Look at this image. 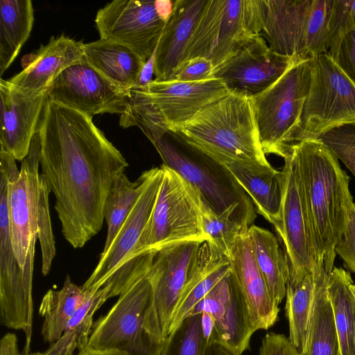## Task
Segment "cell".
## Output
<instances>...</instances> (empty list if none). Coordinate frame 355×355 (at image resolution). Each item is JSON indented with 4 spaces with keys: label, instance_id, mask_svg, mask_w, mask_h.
Instances as JSON below:
<instances>
[{
    "label": "cell",
    "instance_id": "obj_1",
    "mask_svg": "<svg viewBox=\"0 0 355 355\" xmlns=\"http://www.w3.org/2000/svg\"><path fill=\"white\" fill-rule=\"evenodd\" d=\"M37 132L41 175L55 196L62 235L80 248L101 230L109 191L128 164L92 118L48 97Z\"/></svg>",
    "mask_w": 355,
    "mask_h": 355
},
{
    "label": "cell",
    "instance_id": "obj_2",
    "mask_svg": "<svg viewBox=\"0 0 355 355\" xmlns=\"http://www.w3.org/2000/svg\"><path fill=\"white\" fill-rule=\"evenodd\" d=\"M123 128L138 126L153 144L163 164L179 174L216 215L238 210L256 216L252 202L223 164L168 129L160 114L146 103H132L120 118Z\"/></svg>",
    "mask_w": 355,
    "mask_h": 355
},
{
    "label": "cell",
    "instance_id": "obj_3",
    "mask_svg": "<svg viewBox=\"0 0 355 355\" xmlns=\"http://www.w3.org/2000/svg\"><path fill=\"white\" fill-rule=\"evenodd\" d=\"M291 148L297 158L318 254L330 275L347 220L349 177L336 156L315 139H302Z\"/></svg>",
    "mask_w": 355,
    "mask_h": 355
},
{
    "label": "cell",
    "instance_id": "obj_4",
    "mask_svg": "<svg viewBox=\"0 0 355 355\" xmlns=\"http://www.w3.org/2000/svg\"><path fill=\"white\" fill-rule=\"evenodd\" d=\"M178 132L223 164L270 166L261 147L251 98L230 92L207 105Z\"/></svg>",
    "mask_w": 355,
    "mask_h": 355
},
{
    "label": "cell",
    "instance_id": "obj_5",
    "mask_svg": "<svg viewBox=\"0 0 355 355\" xmlns=\"http://www.w3.org/2000/svg\"><path fill=\"white\" fill-rule=\"evenodd\" d=\"M164 175L162 166L152 168L140 175L141 191L130 213L105 254L82 288H107L109 297L119 296L146 275L157 252L136 256L139 241L154 208Z\"/></svg>",
    "mask_w": 355,
    "mask_h": 355
},
{
    "label": "cell",
    "instance_id": "obj_6",
    "mask_svg": "<svg viewBox=\"0 0 355 355\" xmlns=\"http://www.w3.org/2000/svg\"><path fill=\"white\" fill-rule=\"evenodd\" d=\"M164 340L148 273L94 323L87 347L128 355H159Z\"/></svg>",
    "mask_w": 355,
    "mask_h": 355
},
{
    "label": "cell",
    "instance_id": "obj_7",
    "mask_svg": "<svg viewBox=\"0 0 355 355\" xmlns=\"http://www.w3.org/2000/svg\"><path fill=\"white\" fill-rule=\"evenodd\" d=\"M311 60H297L263 92L251 98L264 153L283 158L295 144L311 82Z\"/></svg>",
    "mask_w": 355,
    "mask_h": 355
},
{
    "label": "cell",
    "instance_id": "obj_8",
    "mask_svg": "<svg viewBox=\"0 0 355 355\" xmlns=\"http://www.w3.org/2000/svg\"><path fill=\"white\" fill-rule=\"evenodd\" d=\"M164 175L149 220L139 241L136 256L179 242L207 241L202 225L197 191L164 164Z\"/></svg>",
    "mask_w": 355,
    "mask_h": 355
},
{
    "label": "cell",
    "instance_id": "obj_9",
    "mask_svg": "<svg viewBox=\"0 0 355 355\" xmlns=\"http://www.w3.org/2000/svg\"><path fill=\"white\" fill-rule=\"evenodd\" d=\"M311 82L295 143L334 128L355 124V84L328 53L311 60Z\"/></svg>",
    "mask_w": 355,
    "mask_h": 355
},
{
    "label": "cell",
    "instance_id": "obj_10",
    "mask_svg": "<svg viewBox=\"0 0 355 355\" xmlns=\"http://www.w3.org/2000/svg\"><path fill=\"white\" fill-rule=\"evenodd\" d=\"M254 34L253 0H207L182 62L204 58L216 68Z\"/></svg>",
    "mask_w": 355,
    "mask_h": 355
},
{
    "label": "cell",
    "instance_id": "obj_11",
    "mask_svg": "<svg viewBox=\"0 0 355 355\" xmlns=\"http://www.w3.org/2000/svg\"><path fill=\"white\" fill-rule=\"evenodd\" d=\"M8 177L0 169V319L8 328L22 330L31 341L33 318L32 284L35 245L33 238L24 267L13 251L8 210Z\"/></svg>",
    "mask_w": 355,
    "mask_h": 355
},
{
    "label": "cell",
    "instance_id": "obj_12",
    "mask_svg": "<svg viewBox=\"0 0 355 355\" xmlns=\"http://www.w3.org/2000/svg\"><path fill=\"white\" fill-rule=\"evenodd\" d=\"M40 138L37 130L28 155L19 171L16 159L0 150V168L8 177V210L10 238L15 257L24 268L30 244L37 236V216L40 195Z\"/></svg>",
    "mask_w": 355,
    "mask_h": 355
},
{
    "label": "cell",
    "instance_id": "obj_13",
    "mask_svg": "<svg viewBox=\"0 0 355 355\" xmlns=\"http://www.w3.org/2000/svg\"><path fill=\"white\" fill-rule=\"evenodd\" d=\"M284 159L283 199L275 227L284 245L289 276L298 277L324 267L318 254L297 158L291 148Z\"/></svg>",
    "mask_w": 355,
    "mask_h": 355
},
{
    "label": "cell",
    "instance_id": "obj_14",
    "mask_svg": "<svg viewBox=\"0 0 355 355\" xmlns=\"http://www.w3.org/2000/svg\"><path fill=\"white\" fill-rule=\"evenodd\" d=\"M47 97L92 118L98 114L125 113L130 90L112 82L83 60L55 78Z\"/></svg>",
    "mask_w": 355,
    "mask_h": 355
},
{
    "label": "cell",
    "instance_id": "obj_15",
    "mask_svg": "<svg viewBox=\"0 0 355 355\" xmlns=\"http://www.w3.org/2000/svg\"><path fill=\"white\" fill-rule=\"evenodd\" d=\"M166 23L156 1L114 0L99 9L95 19L100 39L128 47L144 62L156 51Z\"/></svg>",
    "mask_w": 355,
    "mask_h": 355
},
{
    "label": "cell",
    "instance_id": "obj_16",
    "mask_svg": "<svg viewBox=\"0 0 355 355\" xmlns=\"http://www.w3.org/2000/svg\"><path fill=\"white\" fill-rule=\"evenodd\" d=\"M272 50L259 35L249 37L214 70L230 92L249 98L276 82L297 60Z\"/></svg>",
    "mask_w": 355,
    "mask_h": 355
},
{
    "label": "cell",
    "instance_id": "obj_17",
    "mask_svg": "<svg viewBox=\"0 0 355 355\" xmlns=\"http://www.w3.org/2000/svg\"><path fill=\"white\" fill-rule=\"evenodd\" d=\"M203 243L188 241L157 252L148 272L157 314L164 338L179 299L196 270Z\"/></svg>",
    "mask_w": 355,
    "mask_h": 355
},
{
    "label": "cell",
    "instance_id": "obj_18",
    "mask_svg": "<svg viewBox=\"0 0 355 355\" xmlns=\"http://www.w3.org/2000/svg\"><path fill=\"white\" fill-rule=\"evenodd\" d=\"M208 313L214 319V336L219 342L239 355L248 348L254 333L248 306L231 270L194 306L189 315Z\"/></svg>",
    "mask_w": 355,
    "mask_h": 355
},
{
    "label": "cell",
    "instance_id": "obj_19",
    "mask_svg": "<svg viewBox=\"0 0 355 355\" xmlns=\"http://www.w3.org/2000/svg\"><path fill=\"white\" fill-rule=\"evenodd\" d=\"M312 0H253L255 32L275 52L304 58Z\"/></svg>",
    "mask_w": 355,
    "mask_h": 355
},
{
    "label": "cell",
    "instance_id": "obj_20",
    "mask_svg": "<svg viewBox=\"0 0 355 355\" xmlns=\"http://www.w3.org/2000/svg\"><path fill=\"white\" fill-rule=\"evenodd\" d=\"M46 98L47 91H28L0 79L1 149L16 160L28 154Z\"/></svg>",
    "mask_w": 355,
    "mask_h": 355
},
{
    "label": "cell",
    "instance_id": "obj_21",
    "mask_svg": "<svg viewBox=\"0 0 355 355\" xmlns=\"http://www.w3.org/2000/svg\"><path fill=\"white\" fill-rule=\"evenodd\" d=\"M136 88L144 94L172 131L181 130L207 105L230 92L218 78L193 83L153 80L145 88Z\"/></svg>",
    "mask_w": 355,
    "mask_h": 355
},
{
    "label": "cell",
    "instance_id": "obj_22",
    "mask_svg": "<svg viewBox=\"0 0 355 355\" xmlns=\"http://www.w3.org/2000/svg\"><path fill=\"white\" fill-rule=\"evenodd\" d=\"M225 255L245 297L254 332L269 329L277 322L279 309L269 294L247 234L238 236Z\"/></svg>",
    "mask_w": 355,
    "mask_h": 355
},
{
    "label": "cell",
    "instance_id": "obj_23",
    "mask_svg": "<svg viewBox=\"0 0 355 355\" xmlns=\"http://www.w3.org/2000/svg\"><path fill=\"white\" fill-rule=\"evenodd\" d=\"M84 44L64 34L52 36L46 45L28 55L23 70L8 80L26 90L46 92L62 71L84 60Z\"/></svg>",
    "mask_w": 355,
    "mask_h": 355
},
{
    "label": "cell",
    "instance_id": "obj_24",
    "mask_svg": "<svg viewBox=\"0 0 355 355\" xmlns=\"http://www.w3.org/2000/svg\"><path fill=\"white\" fill-rule=\"evenodd\" d=\"M207 0H176L159 40L155 59V80L170 81L182 62L187 43Z\"/></svg>",
    "mask_w": 355,
    "mask_h": 355
},
{
    "label": "cell",
    "instance_id": "obj_25",
    "mask_svg": "<svg viewBox=\"0 0 355 355\" xmlns=\"http://www.w3.org/2000/svg\"><path fill=\"white\" fill-rule=\"evenodd\" d=\"M239 184L252 199L257 212L276 227L280 219L283 199L282 171L270 166L225 163Z\"/></svg>",
    "mask_w": 355,
    "mask_h": 355
},
{
    "label": "cell",
    "instance_id": "obj_26",
    "mask_svg": "<svg viewBox=\"0 0 355 355\" xmlns=\"http://www.w3.org/2000/svg\"><path fill=\"white\" fill-rule=\"evenodd\" d=\"M231 270L227 257L216 245L210 241L202 244L198 266L179 299L168 335L188 317L194 306Z\"/></svg>",
    "mask_w": 355,
    "mask_h": 355
},
{
    "label": "cell",
    "instance_id": "obj_27",
    "mask_svg": "<svg viewBox=\"0 0 355 355\" xmlns=\"http://www.w3.org/2000/svg\"><path fill=\"white\" fill-rule=\"evenodd\" d=\"M84 60L112 82L130 90L137 85L146 63L128 47L103 39L84 44Z\"/></svg>",
    "mask_w": 355,
    "mask_h": 355
},
{
    "label": "cell",
    "instance_id": "obj_28",
    "mask_svg": "<svg viewBox=\"0 0 355 355\" xmlns=\"http://www.w3.org/2000/svg\"><path fill=\"white\" fill-rule=\"evenodd\" d=\"M247 236L257 264L273 302L279 306L286 293L289 264L275 235L262 227L251 225Z\"/></svg>",
    "mask_w": 355,
    "mask_h": 355
},
{
    "label": "cell",
    "instance_id": "obj_29",
    "mask_svg": "<svg viewBox=\"0 0 355 355\" xmlns=\"http://www.w3.org/2000/svg\"><path fill=\"white\" fill-rule=\"evenodd\" d=\"M315 274V291L305 347L300 355H337L338 345L333 306L327 292L329 275Z\"/></svg>",
    "mask_w": 355,
    "mask_h": 355
},
{
    "label": "cell",
    "instance_id": "obj_30",
    "mask_svg": "<svg viewBox=\"0 0 355 355\" xmlns=\"http://www.w3.org/2000/svg\"><path fill=\"white\" fill-rule=\"evenodd\" d=\"M34 23L31 0L0 1V76L10 67L28 40Z\"/></svg>",
    "mask_w": 355,
    "mask_h": 355
},
{
    "label": "cell",
    "instance_id": "obj_31",
    "mask_svg": "<svg viewBox=\"0 0 355 355\" xmlns=\"http://www.w3.org/2000/svg\"><path fill=\"white\" fill-rule=\"evenodd\" d=\"M87 294V290L73 283L68 275L60 290L49 289L46 293L39 308V313L44 318L41 334L45 342L51 345L60 338Z\"/></svg>",
    "mask_w": 355,
    "mask_h": 355
},
{
    "label": "cell",
    "instance_id": "obj_32",
    "mask_svg": "<svg viewBox=\"0 0 355 355\" xmlns=\"http://www.w3.org/2000/svg\"><path fill=\"white\" fill-rule=\"evenodd\" d=\"M352 283L347 271L334 267L329 276L327 292L335 317L337 355H355V302L350 291Z\"/></svg>",
    "mask_w": 355,
    "mask_h": 355
},
{
    "label": "cell",
    "instance_id": "obj_33",
    "mask_svg": "<svg viewBox=\"0 0 355 355\" xmlns=\"http://www.w3.org/2000/svg\"><path fill=\"white\" fill-rule=\"evenodd\" d=\"M315 291V274L307 272L289 276L286 284V315L289 324V340L302 353L305 347Z\"/></svg>",
    "mask_w": 355,
    "mask_h": 355
},
{
    "label": "cell",
    "instance_id": "obj_34",
    "mask_svg": "<svg viewBox=\"0 0 355 355\" xmlns=\"http://www.w3.org/2000/svg\"><path fill=\"white\" fill-rule=\"evenodd\" d=\"M88 294L80 307L68 322L60 338L43 352L33 355H73L88 344L93 327V315L109 297L107 288L88 289Z\"/></svg>",
    "mask_w": 355,
    "mask_h": 355
},
{
    "label": "cell",
    "instance_id": "obj_35",
    "mask_svg": "<svg viewBox=\"0 0 355 355\" xmlns=\"http://www.w3.org/2000/svg\"><path fill=\"white\" fill-rule=\"evenodd\" d=\"M141 191L140 178L132 182L125 173H123L114 182L104 206V219L107 225V234L101 255L105 254L109 249L135 205Z\"/></svg>",
    "mask_w": 355,
    "mask_h": 355
},
{
    "label": "cell",
    "instance_id": "obj_36",
    "mask_svg": "<svg viewBox=\"0 0 355 355\" xmlns=\"http://www.w3.org/2000/svg\"><path fill=\"white\" fill-rule=\"evenodd\" d=\"M200 211L207 241L214 243L225 254L238 236L247 234L256 218L238 210H230L217 216L202 200Z\"/></svg>",
    "mask_w": 355,
    "mask_h": 355
},
{
    "label": "cell",
    "instance_id": "obj_37",
    "mask_svg": "<svg viewBox=\"0 0 355 355\" xmlns=\"http://www.w3.org/2000/svg\"><path fill=\"white\" fill-rule=\"evenodd\" d=\"M208 344L201 314L189 315L166 337L159 355H205Z\"/></svg>",
    "mask_w": 355,
    "mask_h": 355
},
{
    "label": "cell",
    "instance_id": "obj_38",
    "mask_svg": "<svg viewBox=\"0 0 355 355\" xmlns=\"http://www.w3.org/2000/svg\"><path fill=\"white\" fill-rule=\"evenodd\" d=\"M50 188L40 174V195L37 216V238L42 251V272L46 276L50 271L55 255V244L49 212Z\"/></svg>",
    "mask_w": 355,
    "mask_h": 355
},
{
    "label": "cell",
    "instance_id": "obj_39",
    "mask_svg": "<svg viewBox=\"0 0 355 355\" xmlns=\"http://www.w3.org/2000/svg\"><path fill=\"white\" fill-rule=\"evenodd\" d=\"M313 139L327 147L355 177V124L334 128Z\"/></svg>",
    "mask_w": 355,
    "mask_h": 355
},
{
    "label": "cell",
    "instance_id": "obj_40",
    "mask_svg": "<svg viewBox=\"0 0 355 355\" xmlns=\"http://www.w3.org/2000/svg\"><path fill=\"white\" fill-rule=\"evenodd\" d=\"M327 49L334 63L355 84V29L337 35L327 43Z\"/></svg>",
    "mask_w": 355,
    "mask_h": 355
},
{
    "label": "cell",
    "instance_id": "obj_41",
    "mask_svg": "<svg viewBox=\"0 0 355 355\" xmlns=\"http://www.w3.org/2000/svg\"><path fill=\"white\" fill-rule=\"evenodd\" d=\"M215 67L204 58H194L181 62L172 75L170 81L201 82L214 78Z\"/></svg>",
    "mask_w": 355,
    "mask_h": 355
},
{
    "label": "cell",
    "instance_id": "obj_42",
    "mask_svg": "<svg viewBox=\"0 0 355 355\" xmlns=\"http://www.w3.org/2000/svg\"><path fill=\"white\" fill-rule=\"evenodd\" d=\"M335 250L345 266L355 274V204L352 196L347 203V220L345 229Z\"/></svg>",
    "mask_w": 355,
    "mask_h": 355
},
{
    "label": "cell",
    "instance_id": "obj_43",
    "mask_svg": "<svg viewBox=\"0 0 355 355\" xmlns=\"http://www.w3.org/2000/svg\"><path fill=\"white\" fill-rule=\"evenodd\" d=\"M349 29H355V0H334L328 40Z\"/></svg>",
    "mask_w": 355,
    "mask_h": 355
},
{
    "label": "cell",
    "instance_id": "obj_44",
    "mask_svg": "<svg viewBox=\"0 0 355 355\" xmlns=\"http://www.w3.org/2000/svg\"><path fill=\"white\" fill-rule=\"evenodd\" d=\"M259 355H300L288 338L273 332L266 334L261 341Z\"/></svg>",
    "mask_w": 355,
    "mask_h": 355
},
{
    "label": "cell",
    "instance_id": "obj_45",
    "mask_svg": "<svg viewBox=\"0 0 355 355\" xmlns=\"http://www.w3.org/2000/svg\"><path fill=\"white\" fill-rule=\"evenodd\" d=\"M0 355H21L19 350L17 338L15 334H5L0 341Z\"/></svg>",
    "mask_w": 355,
    "mask_h": 355
},
{
    "label": "cell",
    "instance_id": "obj_46",
    "mask_svg": "<svg viewBox=\"0 0 355 355\" xmlns=\"http://www.w3.org/2000/svg\"><path fill=\"white\" fill-rule=\"evenodd\" d=\"M155 53L156 51L146 62L141 71L138 82L134 87L145 88L153 80V76L154 75Z\"/></svg>",
    "mask_w": 355,
    "mask_h": 355
},
{
    "label": "cell",
    "instance_id": "obj_47",
    "mask_svg": "<svg viewBox=\"0 0 355 355\" xmlns=\"http://www.w3.org/2000/svg\"><path fill=\"white\" fill-rule=\"evenodd\" d=\"M200 314L203 334L206 340L209 343L214 336V321L211 315L208 313L204 312Z\"/></svg>",
    "mask_w": 355,
    "mask_h": 355
},
{
    "label": "cell",
    "instance_id": "obj_48",
    "mask_svg": "<svg viewBox=\"0 0 355 355\" xmlns=\"http://www.w3.org/2000/svg\"><path fill=\"white\" fill-rule=\"evenodd\" d=\"M205 355H239L230 348L217 341H210Z\"/></svg>",
    "mask_w": 355,
    "mask_h": 355
},
{
    "label": "cell",
    "instance_id": "obj_49",
    "mask_svg": "<svg viewBox=\"0 0 355 355\" xmlns=\"http://www.w3.org/2000/svg\"><path fill=\"white\" fill-rule=\"evenodd\" d=\"M175 1L171 0H157L156 6L159 15L167 21L171 16Z\"/></svg>",
    "mask_w": 355,
    "mask_h": 355
},
{
    "label": "cell",
    "instance_id": "obj_50",
    "mask_svg": "<svg viewBox=\"0 0 355 355\" xmlns=\"http://www.w3.org/2000/svg\"><path fill=\"white\" fill-rule=\"evenodd\" d=\"M77 355H128L124 352L117 350H97L86 347L79 351Z\"/></svg>",
    "mask_w": 355,
    "mask_h": 355
},
{
    "label": "cell",
    "instance_id": "obj_51",
    "mask_svg": "<svg viewBox=\"0 0 355 355\" xmlns=\"http://www.w3.org/2000/svg\"><path fill=\"white\" fill-rule=\"evenodd\" d=\"M350 291L354 299V301L355 302V284L352 283L350 286Z\"/></svg>",
    "mask_w": 355,
    "mask_h": 355
},
{
    "label": "cell",
    "instance_id": "obj_52",
    "mask_svg": "<svg viewBox=\"0 0 355 355\" xmlns=\"http://www.w3.org/2000/svg\"><path fill=\"white\" fill-rule=\"evenodd\" d=\"M21 355H33V353L31 352V350L29 349H24L21 352Z\"/></svg>",
    "mask_w": 355,
    "mask_h": 355
}]
</instances>
